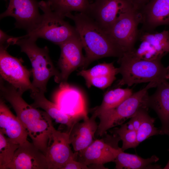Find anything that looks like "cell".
<instances>
[{
	"mask_svg": "<svg viewBox=\"0 0 169 169\" xmlns=\"http://www.w3.org/2000/svg\"><path fill=\"white\" fill-rule=\"evenodd\" d=\"M0 80L2 97L12 106L33 144L45 155L52 141L54 128L51 117L45 111L28 104L23 99L22 93L10 84H5L3 79Z\"/></svg>",
	"mask_w": 169,
	"mask_h": 169,
	"instance_id": "obj_1",
	"label": "cell"
},
{
	"mask_svg": "<svg viewBox=\"0 0 169 169\" xmlns=\"http://www.w3.org/2000/svg\"><path fill=\"white\" fill-rule=\"evenodd\" d=\"M75 24L85 52V69L93 61L104 57H120L125 53L109 34L86 13L67 14Z\"/></svg>",
	"mask_w": 169,
	"mask_h": 169,
	"instance_id": "obj_2",
	"label": "cell"
},
{
	"mask_svg": "<svg viewBox=\"0 0 169 169\" xmlns=\"http://www.w3.org/2000/svg\"><path fill=\"white\" fill-rule=\"evenodd\" d=\"M161 59L148 60L125 52L118 58L117 73L122 76L118 86L155 82L159 84L169 79V66L165 67Z\"/></svg>",
	"mask_w": 169,
	"mask_h": 169,
	"instance_id": "obj_3",
	"label": "cell"
},
{
	"mask_svg": "<svg viewBox=\"0 0 169 169\" xmlns=\"http://www.w3.org/2000/svg\"><path fill=\"white\" fill-rule=\"evenodd\" d=\"M37 39L28 37L20 38L12 36L10 39L11 44L19 46L21 51L29 58L32 66L33 87L43 93L47 91V85L50 79L54 76V80L59 72L56 69L50 57L48 47H39L36 44Z\"/></svg>",
	"mask_w": 169,
	"mask_h": 169,
	"instance_id": "obj_4",
	"label": "cell"
},
{
	"mask_svg": "<svg viewBox=\"0 0 169 169\" xmlns=\"http://www.w3.org/2000/svg\"><path fill=\"white\" fill-rule=\"evenodd\" d=\"M43 14L42 21L34 29L20 38H42L60 45L75 37H79L75 27L64 19V17L53 11L49 1L38 2Z\"/></svg>",
	"mask_w": 169,
	"mask_h": 169,
	"instance_id": "obj_5",
	"label": "cell"
},
{
	"mask_svg": "<svg viewBox=\"0 0 169 169\" xmlns=\"http://www.w3.org/2000/svg\"><path fill=\"white\" fill-rule=\"evenodd\" d=\"M158 84L149 82L145 87L133 93L115 108L100 115L99 124L96 134L101 136L106 134L111 128L121 125L127 120L131 118L140 109L146 108L149 89L156 87Z\"/></svg>",
	"mask_w": 169,
	"mask_h": 169,
	"instance_id": "obj_6",
	"label": "cell"
},
{
	"mask_svg": "<svg viewBox=\"0 0 169 169\" xmlns=\"http://www.w3.org/2000/svg\"><path fill=\"white\" fill-rule=\"evenodd\" d=\"M141 23L139 11L132 8L122 13L107 32L125 52H131L139 39Z\"/></svg>",
	"mask_w": 169,
	"mask_h": 169,
	"instance_id": "obj_7",
	"label": "cell"
},
{
	"mask_svg": "<svg viewBox=\"0 0 169 169\" xmlns=\"http://www.w3.org/2000/svg\"><path fill=\"white\" fill-rule=\"evenodd\" d=\"M0 73L1 78L23 94L26 91H38L33 86L30 78L32 70L23 64L21 59L14 57L7 50V47L0 46Z\"/></svg>",
	"mask_w": 169,
	"mask_h": 169,
	"instance_id": "obj_8",
	"label": "cell"
},
{
	"mask_svg": "<svg viewBox=\"0 0 169 169\" xmlns=\"http://www.w3.org/2000/svg\"><path fill=\"white\" fill-rule=\"evenodd\" d=\"M107 135L104 139H97L83 151L78 153V161L89 166L91 165H103L115 161L122 150L118 146L120 140L116 135Z\"/></svg>",
	"mask_w": 169,
	"mask_h": 169,
	"instance_id": "obj_9",
	"label": "cell"
},
{
	"mask_svg": "<svg viewBox=\"0 0 169 169\" xmlns=\"http://www.w3.org/2000/svg\"><path fill=\"white\" fill-rule=\"evenodd\" d=\"M38 8V2L36 0H9L6 10L0 14V18H14L15 27L28 33L35 29L42 21L43 16Z\"/></svg>",
	"mask_w": 169,
	"mask_h": 169,
	"instance_id": "obj_10",
	"label": "cell"
},
{
	"mask_svg": "<svg viewBox=\"0 0 169 169\" xmlns=\"http://www.w3.org/2000/svg\"><path fill=\"white\" fill-rule=\"evenodd\" d=\"M138 39L141 44L132 52L138 58L148 60L161 59L169 53V30L158 32L140 30Z\"/></svg>",
	"mask_w": 169,
	"mask_h": 169,
	"instance_id": "obj_11",
	"label": "cell"
},
{
	"mask_svg": "<svg viewBox=\"0 0 169 169\" xmlns=\"http://www.w3.org/2000/svg\"><path fill=\"white\" fill-rule=\"evenodd\" d=\"M132 8L126 0H95L86 14L107 32L122 13Z\"/></svg>",
	"mask_w": 169,
	"mask_h": 169,
	"instance_id": "obj_12",
	"label": "cell"
},
{
	"mask_svg": "<svg viewBox=\"0 0 169 169\" xmlns=\"http://www.w3.org/2000/svg\"><path fill=\"white\" fill-rule=\"evenodd\" d=\"M59 46L61 53L58 65L60 71L55 81L58 83L66 82L72 72L79 67L83 69L85 58L83 54V47L79 37L68 40Z\"/></svg>",
	"mask_w": 169,
	"mask_h": 169,
	"instance_id": "obj_13",
	"label": "cell"
},
{
	"mask_svg": "<svg viewBox=\"0 0 169 169\" xmlns=\"http://www.w3.org/2000/svg\"><path fill=\"white\" fill-rule=\"evenodd\" d=\"M55 101L60 110L71 116L81 120L89 117L83 94L79 89L66 82L60 83Z\"/></svg>",
	"mask_w": 169,
	"mask_h": 169,
	"instance_id": "obj_14",
	"label": "cell"
},
{
	"mask_svg": "<svg viewBox=\"0 0 169 169\" xmlns=\"http://www.w3.org/2000/svg\"><path fill=\"white\" fill-rule=\"evenodd\" d=\"M52 142L45 154L48 169H61L69 161L76 160L78 153L71 150L68 132H61L54 128Z\"/></svg>",
	"mask_w": 169,
	"mask_h": 169,
	"instance_id": "obj_15",
	"label": "cell"
},
{
	"mask_svg": "<svg viewBox=\"0 0 169 169\" xmlns=\"http://www.w3.org/2000/svg\"><path fill=\"white\" fill-rule=\"evenodd\" d=\"M48 169L44 154L28 141L20 145L6 169Z\"/></svg>",
	"mask_w": 169,
	"mask_h": 169,
	"instance_id": "obj_16",
	"label": "cell"
},
{
	"mask_svg": "<svg viewBox=\"0 0 169 169\" xmlns=\"http://www.w3.org/2000/svg\"><path fill=\"white\" fill-rule=\"evenodd\" d=\"M139 11L141 31H152L159 26L169 25V0H150Z\"/></svg>",
	"mask_w": 169,
	"mask_h": 169,
	"instance_id": "obj_17",
	"label": "cell"
},
{
	"mask_svg": "<svg viewBox=\"0 0 169 169\" xmlns=\"http://www.w3.org/2000/svg\"><path fill=\"white\" fill-rule=\"evenodd\" d=\"M156 87L154 93L148 95L147 106L156 112L161 120V135L169 136V83L165 81Z\"/></svg>",
	"mask_w": 169,
	"mask_h": 169,
	"instance_id": "obj_18",
	"label": "cell"
},
{
	"mask_svg": "<svg viewBox=\"0 0 169 169\" xmlns=\"http://www.w3.org/2000/svg\"><path fill=\"white\" fill-rule=\"evenodd\" d=\"M0 131L19 145L28 141V135L22 123L2 99L0 100Z\"/></svg>",
	"mask_w": 169,
	"mask_h": 169,
	"instance_id": "obj_19",
	"label": "cell"
},
{
	"mask_svg": "<svg viewBox=\"0 0 169 169\" xmlns=\"http://www.w3.org/2000/svg\"><path fill=\"white\" fill-rule=\"evenodd\" d=\"M96 118L92 115L77 123L69 132V140L75 152H80L89 146L94 141V135L98 128Z\"/></svg>",
	"mask_w": 169,
	"mask_h": 169,
	"instance_id": "obj_20",
	"label": "cell"
},
{
	"mask_svg": "<svg viewBox=\"0 0 169 169\" xmlns=\"http://www.w3.org/2000/svg\"><path fill=\"white\" fill-rule=\"evenodd\" d=\"M30 91V96L33 100L31 105L35 108L43 109L56 122L66 125L68 130L67 132H69L74 125L81 120L63 112L56 103L45 97L44 93L38 91Z\"/></svg>",
	"mask_w": 169,
	"mask_h": 169,
	"instance_id": "obj_21",
	"label": "cell"
},
{
	"mask_svg": "<svg viewBox=\"0 0 169 169\" xmlns=\"http://www.w3.org/2000/svg\"><path fill=\"white\" fill-rule=\"evenodd\" d=\"M159 159L155 155L145 159L137 155L125 153L121 151L117 156L114 162L116 169H160V166L152 165Z\"/></svg>",
	"mask_w": 169,
	"mask_h": 169,
	"instance_id": "obj_22",
	"label": "cell"
},
{
	"mask_svg": "<svg viewBox=\"0 0 169 169\" xmlns=\"http://www.w3.org/2000/svg\"><path fill=\"white\" fill-rule=\"evenodd\" d=\"M133 93L129 88H118L109 91L105 94L100 105L92 109V115L96 118L101 114L115 108Z\"/></svg>",
	"mask_w": 169,
	"mask_h": 169,
	"instance_id": "obj_23",
	"label": "cell"
},
{
	"mask_svg": "<svg viewBox=\"0 0 169 169\" xmlns=\"http://www.w3.org/2000/svg\"><path fill=\"white\" fill-rule=\"evenodd\" d=\"M50 4L53 11L64 17L73 11L87 13L90 5L88 0H54Z\"/></svg>",
	"mask_w": 169,
	"mask_h": 169,
	"instance_id": "obj_24",
	"label": "cell"
},
{
	"mask_svg": "<svg viewBox=\"0 0 169 169\" xmlns=\"http://www.w3.org/2000/svg\"><path fill=\"white\" fill-rule=\"evenodd\" d=\"M19 145L13 143L0 131V169H6Z\"/></svg>",
	"mask_w": 169,
	"mask_h": 169,
	"instance_id": "obj_25",
	"label": "cell"
},
{
	"mask_svg": "<svg viewBox=\"0 0 169 169\" xmlns=\"http://www.w3.org/2000/svg\"><path fill=\"white\" fill-rule=\"evenodd\" d=\"M147 110L145 111L141 123L136 132L138 145L151 136L161 135L160 130L154 126L155 119L149 115Z\"/></svg>",
	"mask_w": 169,
	"mask_h": 169,
	"instance_id": "obj_26",
	"label": "cell"
},
{
	"mask_svg": "<svg viewBox=\"0 0 169 169\" xmlns=\"http://www.w3.org/2000/svg\"><path fill=\"white\" fill-rule=\"evenodd\" d=\"M118 74L117 68H115L114 62L99 64L88 69H82L77 75L82 77L84 79L91 77H96Z\"/></svg>",
	"mask_w": 169,
	"mask_h": 169,
	"instance_id": "obj_27",
	"label": "cell"
},
{
	"mask_svg": "<svg viewBox=\"0 0 169 169\" xmlns=\"http://www.w3.org/2000/svg\"><path fill=\"white\" fill-rule=\"evenodd\" d=\"M113 133L117 135L122 141L121 148L123 151L129 148H135L139 145L136 131L129 129L126 123L121 125L120 128L115 129Z\"/></svg>",
	"mask_w": 169,
	"mask_h": 169,
	"instance_id": "obj_28",
	"label": "cell"
},
{
	"mask_svg": "<svg viewBox=\"0 0 169 169\" xmlns=\"http://www.w3.org/2000/svg\"><path fill=\"white\" fill-rule=\"evenodd\" d=\"M115 75L89 78L85 79L86 84L90 88L91 86L104 89L110 86L115 79Z\"/></svg>",
	"mask_w": 169,
	"mask_h": 169,
	"instance_id": "obj_29",
	"label": "cell"
},
{
	"mask_svg": "<svg viewBox=\"0 0 169 169\" xmlns=\"http://www.w3.org/2000/svg\"><path fill=\"white\" fill-rule=\"evenodd\" d=\"M90 169L89 166L73 159L68 161L61 169Z\"/></svg>",
	"mask_w": 169,
	"mask_h": 169,
	"instance_id": "obj_30",
	"label": "cell"
},
{
	"mask_svg": "<svg viewBox=\"0 0 169 169\" xmlns=\"http://www.w3.org/2000/svg\"><path fill=\"white\" fill-rule=\"evenodd\" d=\"M136 10L139 11L150 0H126Z\"/></svg>",
	"mask_w": 169,
	"mask_h": 169,
	"instance_id": "obj_31",
	"label": "cell"
},
{
	"mask_svg": "<svg viewBox=\"0 0 169 169\" xmlns=\"http://www.w3.org/2000/svg\"><path fill=\"white\" fill-rule=\"evenodd\" d=\"M11 37L9 36L1 29L0 30V46H3L8 47V41Z\"/></svg>",
	"mask_w": 169,
	"mask_h": 169,
	"instance_id": "obj_32",
	"label": "cell"
},
{
	"mask_svg": "<svg viewBox=\"0 0 169 169\" xmlns=\"http://www.w3.org/2000/svg\"><path fill=\"white\" fill-rule=\"evenodd\" d=\"M168 151H169V149L168 150ZM164 169H169V160Z\"/></svg>",
	"mask_w": 169,
	"mask_h": 169,
	"instance_id": "obj_33",
	"label": "cell"
},
{
	"mask_svg": "<svg viewBox=\"0 0 169 169\" xmlns=\"http://www.w3.org/2000/svg\"><path fill=\"white\" fill-rule=\"evenodd\" d=\"M53 0H47V1H49V2H52V1H53Z\"/></svg>",
	"mask_w": 169,
	"mask_h": 169,
	"instance_id": "obj_34",
	"label": "cell"
},
{
	"mask_svg": "<svg viewBox=\"0 0 169 169\" xmlns=\"http://www.w3.org/2000/svg\"><path fill=\"white\" fill-rule=\"evenodd\" d=\"M5 0V1H7V0Z\"/></svg>",
	"mask_w": 169,
	"mask_h": 169,
	"instance_id": "obj_35",
	"label": "cell"
}]
</instances>
